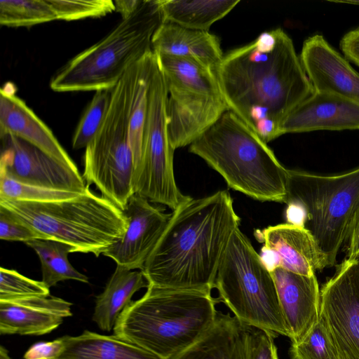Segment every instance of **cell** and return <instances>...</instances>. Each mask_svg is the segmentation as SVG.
Listing matches in <instances>:
<instances>
[{
    "mask_svg": "<svg viewBox=\"0 0 359 359\" xmlns=\"http://www.w3.org/2000/svg\"><path fill=\"white\" fill-rule=\"evenodd\" d=\"M215 74L229 110L266 144L281 135L283 119L314 93L281 28L229 51Z\"/></svg>",
    "mask_w": 359,
    "mask_h": 359,
    "instance_id": "1",
    "label": "cell"
},
{
    "mask_svg": "<svg viewBox=\"0 0 359 359\" xmlns=\"http://www.w3.org/2000/svg\"><path fill=\"white\" fill-rule=\"evenodd\" d=\"M240 221L226 190L181 204L141 269L149 285L211 294Z\"/></svg>",
    "mask_w": 359,
    "mask_h": 359,
    "instance_id": "2",
    "label": "cell"
},
{
    "mask_svg": "<svg viewBox=\"0 0 359 359\" xmlns=\"http://www.w3.org/2000/svg\"><path fill=\"white\" fill-rule=\"evenodd\" d=\"M211 294L149 285L122 311L114 335L161 359H171L198 340L217 311Z\"/></svg>",
    "mask_w": 359,
    "mask_h": 359,
    "instance_id": "3",
    "label": "cell"
},
{
    "mask_svg": "<svg viewBox=\"0 0 359 359\" xmlns=\"http://www.w3.org/2000/svg\"><path fill=\"white\" fill-rule=\"evenodd\" d=\"M229 187L255 200L284 203L288 170L252 129L228 110L189 146Z\"/></svg>",
    "mask_w": 359,
    "mask_h": 359,
    "instance_id": "4",
    "label": "cell"
},
{
    "mask_svg": "<svg viewBox=\"0 0 359 359\" xmlns=\"http://www.w3.org/2000/svg\"><path fill=\"white\" fill-rule=\"evenodd\" d=\"M0 206L46 239L66 243L73 252L96 257L121 239L128 227L123 210L88 185L84 192L70 198L44 202L0 199Z\"/></svg>",
    "mask_w": 359,
    "mask_h": 359,
    "instance_id": "5",
    "label": "cell"
},
{
    "mask_svg": "<svg viewBox=\"0 0 359 359\" xmlns=\"http://www.w3.org/2000/svg\"><path fill=\"white\" fill-rule=\"evenodd\" d=\"M161 23L158 0H142L131 16L57 70L50 88L56 92L113 88L134 63L152 50L151 39Z\"/></svg>",
    "mask_w": 359,
    "mask_h": 359,
    "instance_id": "6",
    "label": "cell"
},
{
    "mask_svg": "<svg viewBox=\"0 0 359 359\" xmlns=\"http://www.w3.org/2000/svg\"><path fill=\"white\" fill-rule=\"evenodd\" d=\"M215 287L219 300L241 323L289 337L271 273L239 227L226 248Z\"/></svg>",
    "mask_w": 359,
    "mask_h": 359,
    "instance_id": "7",
    "label": "cell"
},
{
    "mask_svg": "<svg viewBox=\"0 0 359 359\" xmlns=\"http://www.w3.org/2000/svg\"><path fill=\"white\" fill-rule=\"evenodd\" d=\"M284 203L304 209V228L334 266L359 205V167L334 175L288 170Z\"/></svg>",
    "mask_w": 359,
    "mask_h": 359,
    "instance_id": "8",
    "label": "cell"
},
{
    "mask_svg": "<svg viewBox=\"0 0 359 359\" xmlns=\"http://www.w3.org/2000/svg\"><path fill=\"white\" fill-rule=\"evenodd\" d=\"M135 63L113 88L104 119L86 148L82 176L86 185H95L102 196L122 210L134 194L135 162L128 137V118Z\"/></svg>",
    "mask_w": 359,
    "mask_h": 359,
    "instance_id": "9",
    "label": "cell"
},
{
    "mask_svg": "<svg viewBox=\"0 0 359 359\" xmlns=\"http://www.w3.org/2000/svg\"><path fill=\"white\" fill-rule=\"evenodd\" d=\"M167 93L174 149L190 145L229 110L215 72L189 59L156 55Z\"/></svg>",
    "mask_w": 359,
    "mask_h": 359,
    "instance_id": "10",
    "label": "cell"
},
{
    "mask_svg": "<svg viewBox=\"0 0 359 359\" xmlns=\"http://www.w3.org/2000/svg\"><path fill=\"white\" fill-rule=\"evenodd\" d=\"M166 100L163 75L155 57L148 90L142 155L134 170L133 187L134 194L175 210L191 197L182 194L175 180V149L168 135Z\"/></svg>",
    "mask_w": 359,
    "mask_h": 359,
    "instance_id": "11",
    "label": "cell"
},
{
    "mask_svg": "<svg viewBox=\"0 0 359 359\" xmlns=\"http://www.w3.org/2000/svg\"><path fill=\"white\" fill-rule=\"evenodd\" d=\"M320 316L339 359H359V261L346 259L320 289Z\"/></svg>",
    "mask_w": 359,
    "mask_h": 359,
    "instance_id": "12",
    "label": "cell"
},
{
    "mask_svg": "<svg viewBox=\"0 0 359 359\" xmlns=\"http://www.w3.org/2000/svg\"><path fill=\"white\" fill-rule=\"evenodd\" d=\"M0 172L19 182L46 189L83 193L87 185L74 170L29 142L11 135L0 136Z\"/></svg>",
    "mask_w": 359,
    "mask_h": 359,
    "instance_id": "13",
    "label": "cell"
},
{
    "mask_svg": "<svg viewBox=\"0 0 359 359\" xmlns=\"http://www.w3.org/2000/svg\"><path fill=\"white\" fill-rule=\"evenodd\" d=\"M255 236L264 243L259 255L270 272L281 267L310 276L329 266L326 256L304 227L280 224L257 230Z\"/></svg>",
    "mask_w": 359,
    "mask_h": 359,
    "instance_id": "14",
    "label": "cell"
},
{
    "mask_svg": "<svg viewBox=\"0 0 359 359\" xmlns=\"http://www.w3.org/2000/svg\"><path fill=\"white\" fill-rule=\"evenodd\" d=\"M123 212L128 221L127 229L102 255L113 259L116 265L130 270L142 269L171 214L164 213L137 194L130 198Z\"/></svg>",
    "mask_w": 359,
    "mask_h": 359,
    "instance_id": "15",
    "label": "cell"
},
{
    "mask_svg": "<svg viewBox=\"0 0 359 359\" xmlns=\"http://www.w3.org/2000/svg\"><path fill=\"white\" fill-rule=\"evenodd\" d=\"M299 58L314 91L333 93L359 104V74L322 35L304 41Z\"/></svg>",
    "mask_w": 359,
    "mask_h": 359,
    "instance_id": "16",
    "label": "cell"
},
{
    "mask_svg": "<svg viewBox=\"0 0 359 359\" xmlns=\"http://www.w3.org/2000/svg\"><path fill=\"white\" fill-rule=\"evenodd\" d=\"M292 343L301 341L317 323L320 290L315 275L304 276L277 267L271 272Z\"/></svg>",
    "mask_w": 359,
    "mask_h": 359,
    "instance_id": "17",
    "label": "cell"
},
{
    "mask_svg": "<svg viewBox=\"0 0 359 359\" xmlns=\"http://www.w3.org/2000/svg\"><path fill=\"white\" fill-rule=\"evenodd\" d=\"M359 129V104L339 95L316 92L283 119L281 135L313 130Z\"/></svg>",
    "mask_w": 359,
    "mask_h": 359,
    "instance_id": "18",
    "label": "cell"
},
{
    "mask_svg": "<svg viewBox=\"0 0 359 359\" xmlns=\"http://www.w3.org/2000/svg\"><path fill=\"white\" fill-rule=\"evenodd\" d=\"M8 82L0 90V136L11 135L35 146L74 170H79L50 129L20 97Z\"/></svg>",
    "mask_w": 359,
    "mask_h": 359,
    "instance_id": "19",
    "label": "cell"
},
{
    "mask_svg": "<svg viewBox=\"0 0 359 359\" xmlns=\"http://www.w3.org/2000/svg\"><path fill=\"white\" fill-rule=\"evenodd\" d=\"M72 304L53 297L0 301V334L42 335L57 328L72 316Z\"/></svg>",
    "mask_w": 359,
    "mask_h": 359,
    "instance_id": "20",
    "label": "cell"
},
{
    "mask_svg": "<svg viewBox=\"0 0 359 359\" xmlns=\"http://www.w3.org/2000/svg\"><path fill=\"white\" fill-rule=\"evenodd\" d=\"M151 50L164 55L191 60L215 72L222 53L219 38L208 31L186 28L162 22L153 34Z\"/></svg>",
    "mask_w": 359,
    "mask_h": 359,
    "instance_id": "21",
    "label": "cell"
},
{
    "mask_svg": "<svg viewBox=\"0 0 359 359\" xmlns=\"http://www.w3.org/2000/svg\"><path fill=\"white\" fill-rule=\"evenodd\" d=\"M171 359H249L247 325L234 316L217 311L211 327Z\"/></svg>",
    "mask_w": 359,
    "mask_h": 359,
    "instance_id": "22",
    "label": "cell"
},
{
    "mask_svg": "<svg viewBox=\"0 0 359 359\" xmlns=\"http://www.w3.org/2000/svg\"><path fill=\"white\" fill-rule=\"evenodd\" d=\"M149 283L142 271L116 265L103 292L96 297L93 320L107 332L114 329L116 320L133 295Z\"/></svg>",
    "mask_w": 359,
    "mask_h": 359,
    "instance_id": "23",
    "label": "cell"
},
{
    "mask_svg": "<svg viewBox=\"0 0 359 359\" xmlns=\"http://www.w3.org/2000/svg\"><path fill=\"white\" fill-rule=\"evenodd\" d=\"M65 337V348L58 359H161L115 335L85 330L79 336Z\"/></svg>",
    "mask_w": 359,
    "mask_h": 359,
    "instance_id": "24",
    "label": "cell"
},
{
    "mask_svg": "<svg viewBox=\"0 0 359 359\" xmlns=\"http://www.w3.org/2000/svg\"><path fill=\"white\" fill-rule=\"evenodd\" d=\"M240 0H158L162 22L208 31L210 26L223 18Z\"/></svg>",
    "mask_w": 359,
    "mask_h": 359,
    "instance_id": "25",
    "label": "cell"
},
{
    "mask_svg": "<svg viewBox=\"0 0 359 359\" xmlns=\"http://www.w3.org/2000/svg\"><path fill=\"white\" fill-rule=\"evenodd\" d=\"M155 54L152 50L135 63V79L128 118V137L135 168L140 162L148 108V90Z\"/></svg>",
    "mask_w": 359,
    "mask_h": 359,
    "instance_id": "26",
    "label": "cell"
},
{
    "mask_svg": "<svg viewBox=\"0 0 359 359\" xmlns=\"http://www.w3.org/2000/svg\"><path fill=\"white\" fill-rule=\"evenodd\" d=\"M38 255L42 271V281L50 288L60 281L75 280L88 283V278L75 269L68 260L73 248L50 239H36L26 243Z\"/></svg>",
    "mask_w": 359,
    "mask_h": 359,
    "instance_id": "27",
    "label": "cell"
},
{
    "mask_svg": "<svg viewBox=\"0 0 359 359\" xmlns=\"http://www.w3.org/2000/svg\"><path fill=\"white\" fill-rule=\"evenodd\" d=\"M55 20L57 16L48 0L0 1L1 25L29 27Z\"/></svg>",
    "mask_w": 359,
    "mask_h": 359,
    "instance_id": "28",
    "label": "cell"
},
{
    "mask_svg": "<svg viewBox=\"0 0 359 359\" xmlns=\"http://www.w3.org/2000/svg\"><path fill=\"white\" fill-rule=\"evenodd\" d=\"M290 354L292 359H339L334 340L320 316L301 341L292 343Z\"/></svg>",
    "mask_w": 359,
    "mask_h": 359,
    "instance_id": "29",
    "label": "cell"
},
{
    "mask_svg": "<svg viewBox=\"0 0 359 359\" xmlns=\"http://www.w3.org/2000/svg\"><path fill=\"white\" fill-rule=\"evenodd\" d=\"M113 88L96 91L86 108L72 137L74 149L86 148L95 137L109 107Z\"/></svg>",
    "mask_w": 359,
    "mask_h": 359,
    "instance_id": "30",
    "label": "cell"
},
{
    "mask_svg": "<svg viewBox=\"0 0 359 359\" xmlns=\"http://www.w3.org/2000/svg\"><path fill=\"white\" fill-rule=\"evenodd\" d=\"M81 193L46 189L15 180L0 172V199L44 202L75 197Z\"/></svg>",
    "mask_w": 359,
    "mask_h": 359,
    "instance_id": "31",
    "label": "cell"
},
{
    "mask_svg": "<svg viewBox=\"0 0 359 359\" xmlns=\"http://www.w3.org/2000/svg\"><path fill=\"white\" fill-rule=\"evenodd\" d=\"M49 295V287L42 280H32L15 270L1 267L0 301Z\"/></svg>",
    "mask_w": 359,
    "mask_h": 359,
    "instance_id": "32",
    "label": "cell"
},
{
    "mask_svg": "<svg viewBox=\"0 0 359 359\" xmlns=\"http://www.w3.org/2000/svg\"><path fill=\"white\" fill-rule=\"evenodd\" d=\"M57 20H75L104 16L115 10L110 0H48Z\"/></svg>",
    "mask_w": 359,
    "mask_h": 359,
    "instance_id": "33",
    "label": "cell"
},
{
    "mask_svg": "<svg viewBox=\"0 0 359 359\" xmlns=\"http://www.w3.org/2000/svg\"><path fill=\"white\" fill-rule=\"evenodd\" d=\"M0 238L25 243L36 239H46L2 206H0Z\"/></svg>",
    "mask_w": 359,
    "mask_h": 359,
    "instance_id": "34",
    "label": "cell"
},
{
    "mask_svg": "<svg viewBox=\"0 0 359 359\" xmlns=\"http://www.w3.org/2000/svg\"><path fill=\"white\" fill-rule=\"evenodd\" d=\"M249 337V359H278L274 338L269 331L247 325Z\"/></svg>",
    "mask_w": 359,
    "mask_h": 359,
    "instance_id": "35",
    "label": "cell"
},
{
    "mask_svg": "<svg viewBox=\"0 0 359 359\" xmlns=\"http://www.w3.org/2000/svg\"><path fill=\"white\" fill-rule=\"evenodd\" d=\"M65 348V336L51 341L36 342L25 352L24 359H58Z\"/></svg>",
    "mask_w": 359,
    "mask_h": 359,
    "instance_id": "36",
    "label": "cell"
},
{
    "mask_svg": "<svg viewBox=\"0 0 359 359\" xmlns=\"http://www.w3.org/2000/svg\"><path fill=\"white\" fill-rule=\"evenodd\" d=\"M339 47L344 57L359 67V28L347 32L341 39Z\"/></svg>",
    "mask_w": 359,
    "mask_h": 359,
    "instance_id": "37",
    "label": "cell"
},
{
    "mask_svg": "<svg viewBox=\"0 0 359 359\" xmlns=\"http://www.w3.org/2000/svg\"><path fill=\"white\" fill-rule=\"evenodd\" d=\"M346 258L356 259L359 257V205L351 222L346 242Z\"/></svg>",
    "mask_w": 359,
    "mask_h": 359,
    "instance_id": "38",
    "label": "cell"
},
{
    "mask_svg": "<svg viewBox=\"0 0 359 359\" xmlns=\"http://www.w3.org/2000/svg\"><path fill=\"white\" fill-rule=\"evenodd\" d=\"M285 212L287 223L304 227L306 215L304 209L294 203L287 204Z\"/></svg>",
    "mask_w": 359,
    "mask_h": 359,
    "instance_id": "39",
    "label": "cell"
},
{
    "mask_svg": "<svg viewBox=\"0 0 359 359\" xmlns=\"http://www.w3.org/2000/svg\"><path fill=\"white\" fill-rule=\"evenodd\" d=\"M142 0H117L114 1L115 10L120 13L122 19L131 16L139 8Z\"/></svg>",
    "mask_w": 359,
    "mask_h": 359,
    "instance_id": "40",
    "label": "cell"
},
{
    "mask_svg": "<svg viewBox=\"0 0 359 359\" xmlns=\"http://www.w3.org/2000/svg\"><path fill=\"white\" fill-rule=\"evenodd\" d=\"M0 359H11L8 351L2 346H0Z\"/></svg>",
    "mask_w": 359,
    "mask_h": 359,
    "instance_id": "41",
    "label": "cell"
},
{
    "mask_svg": "<svg viewBox=\"0 0 359 359\" xmlns=\"http://www.w3.org/2000/svg\"><path fill=\"white\" fill-rule=\"evenodd\" d=\"M358 261H359V257H358Z\"/></svg>",
    "mask_w": 359,
    "mask_h": 359,
    "instance_id": "42",
    "label": "cell"
}]
</instances>
